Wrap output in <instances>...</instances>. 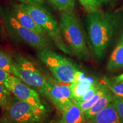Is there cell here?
<instances>
[{
  "mask_svg": "<svg viewBox=\"0 0 123 123\" xmlns=\"http://www.w3.org/2000/svg\"><path fill=\"white\" fill-rule=\"evenodd\" d=\"M86 19L92 52L97 61H100L113 38L123 26V16L119 12L98 10L87 13Z\"/></svg>",
  "mask_w": 123,
  "mask_h": 123,
  "instance_id": "1",
  "label": "cell"
},
{
  "mask_svg": "<svg viewBox=\"0 0 123 123\" xmlns=\"http://www.w3.org/2000/svg\"><path fill=\"white\" fill-rule=\"evenodd\" d=\"M59 25L63 39L74 55L82 61L90 59L85 34L74 13L61 12Z\"/></svg>",
  "mask_w": 123,
  "mask_h": 123,
  "instance_id": "2",
  "label": "cell"
},
{
  "mask_svg": "<svg viewBox=\"0 0 123 123\" xmlns=\"http://www.w3.org/2000/svg\"><path fill=\"white\" fill-rule=\"evenodd\" d=\"M0 15L9 37L38 50L51 49L53 41L49 38L32 31L20 24L9 8L0 6Z\"/></svg>",
  "mask_w": 123,
  "mask_h": 123,
  "instance_id": "3",
  "label": "cell"
},
{
  "mask_svg": "<svg viewBox=\"0 0 123 123\" xmlns=\"http://www.w3.org/2000/svg\"><path fill=\"white\" fill-rule=\"evenodd\" d=\"M37 56L59 83H72L80 71L76 64L71 60L50 49L38 50Z\"/></svg>",
  "mask_w": 123,
  "mask_h": 123,
  "instance_id": "4",
  "label": "cell"
},
{
  "mask_svg": "<svg viewBox=\"0 0 123 123\" xmlns=\"http://www.w3.org/2000/svg\"><path fill=\"white\" fill-rule=\"evenodd\" d=\"M2 110L0 122L2 123H43L48 113L14 96Z\"/></svg>",
  "mask_w": 123,
  "mask_h": 123,
  "instance_id": "5",
  "label": "cell"
},
{
  "mask_svg": "<svg viewBox=\"0 0 123 123\" xmlns=\"http://www.w3.org/2000/svg\"><path fill=\"white\" fill-rule=\"evenodd\" d=\"M19 4L21 7L34 19L35 22L44 29L49 37L59 50L66 54L74 55L73 52L63 39L59 23L44 6H38L22 3Z\"/></svg>",
  "mask_w": 123,
  "mask_h": 123,
  "instance_id": "6",
  "label": "cell"
},
{
  "mask_svg": "<svg viewBox=\"0 0 123 123\" xmlns=\"http://www.w3.org/2000/svg\"><path fill=\"white\" fill-rule=\"evenodd\" d=\"M14 76L21 79L32 88L37 89L43 95L48 79L33 62L24 55L17 54L12 56Z\"/></svg>",
  "mask_w": 123,
  "mask_h": 123,
  "instance_id": "7",
  "label": "cell"
},
{
  "mask_svg": "<svg viewBox=\"0 0 123 123\" xmlns=\"http://www.w3.org/2000/svg\"><path fill=\"white\" fill-rule=\"evenodd\" d=\"M5 86L15 98L48 112V108L40 98L38 92L19 78L11 75Z\"/></svg>",
  "mask_w": 123,
  "mask_h": 123,
  "instance_id": "8",
  "label": "cell"
},
{
  "mask_svg": "<svg viewBox=\"0 0 123 123\" xmlns=\"http://www.w3.org/2000/svg\"><path fill=\"white\" fill-rule=\"evenodd\" d=\"M43 95L47 96L52 104L62 112L75 101L72 96L70 84H55L49 80Z\"/></svg>",
  "mask_w": 123,
  "mask_h": 123,
  "instance_id": "9",
  "label": "cell"
},
{
  "mask_svg": "<svg viewBox=\"0 0 123 123\" xmlns=\"http://www.w3.org/2000/svg\"><path fill=\"white\" fill-rule=\"evenodd\" d=\"M9 9L14 17L20 24L38 34L50 38L44 29L35 22L34 19L21 7L19 4L12 3Z\"/></svg>",
  "mask_w": 123,
  "mask_h": 123,
  "instance_id": "10",
  "label": "cell"
},
{
  "mask_svg": "<svg viewBox=\"0 0 123 123\" xmlns=\"http://www.w3.org/2000/svg\"><path fill=\"white\" fill-rule=\"evenodd\" d=\"M87 123H123L113 102L87 121Z\"/></svg>",
  "mask_w": 123,
  "mask_h": 123,
  "instance_id": "11",
  "label": "cell"
},
{
  "mask_svg": "<svg viewBox=\"0 0 123 123\" xmlns=\"http://www.w3.org/2000/svg\"><path fill=\"white\" fill-rule=\"evenodd\" d=\"M62 123H87L84 113L74 102L62 112Z\"/></svg>",
  "mask_w": 123,
  "mask_h": 123,
  "instance_id": "12",
  "label": "cell"
},
{
  "mask_svg": "<svg viewBox=\"0 0 123 123\" xmlns=\"http://www.w3.org/2000/svg\"><path fill=\"white\" fill-rule=\"evenodd\" d=\"M123 67V32L117 44L111 55L107 68L108 70H117Z\"/></svg>",
  "mask_w": 123,
  "mask_h": 123,
  "instance_id": "13",
  "label": "cell"
},
{
  "mask_svg": "<svg viewBox=\"0 0 123 123\" xmlns=\"http://www.w3.org/2000/svg\"><path fill=\"white\" fill-rule=\"evenodd\" d=\"M96 80L90 78H85L82 80L76 81L70 84L72 96L75 101L80 98L96 82Z\"/></svg>",
  "mask_w": 123,
  "mask_h": 123,
  "instance_id": "14",
  "label": "cell"
},
{
  "mask_svg": "<svg viewBox=\"0 0 123 123\" xmlns=\"http://www.w3.org/2000/svg\"><path fill=\"white\" fill-rule=\"evenodd\" d=\"M113 95L111 91L101 96L90 109L84 112L86 120L88 121L101 110L107 107L113 101Z\"/></svg>",
  "mask_w": 123,
  "mask_h": 123,
  "instance_id": "15",
  "label": "cell"
},
{
  "mask_svg": "<svg viewBox=\"0 0 123 123\" xmlns=\"http://www.w3.org/2000/svg\"><path fill=\"white\" fill-rule=\"evenodd\" d=\"M110 91V90L108 88L107 86L104 84H101L100 88L90 100L87 101H75V103L79 107L81 111L84 113L87 111L88 109H90L101 96H103Z\"/></svg>",
  "mask_w": 123,
  "mask_h": 123,
  "instance_id": "16",
  "label": "cell"
},
{
  "mask_svg": "<svg viewBox=\"0 0 123 123\" xmlns=\"http://www.w3.org/2000/svg\"><path fill=\"white\" fill-rule=\"evenodd\" d=\"M56 10L60 12L73 13L75 5V0H47Z\"/></svg>",
  "mask_w": 123,
  "mask_h": 123,
  "instance_id": "17",
  "label": "cell"
},
{
  "mask_svg": "<svg viewBox=\"0 0 123 123\" xmlns=\"http://www.w3.org/2000/svg\"><path fill=\"white\" fill-rule=\"evenodd\" d=\"M0 68L13 75L14 64L12 55L4 50L0 51Z\"/></svg>",
  "mask_w": 123,
  "mask_h": 123,
  "instance_id": "18",
  "label": "cell"
},
{
  "mask_svg": "<svg viewBox=\"0 0 123 123\" xmlns=\"http://www.w3.org/2000/svg\"><path fill=\"white\" fill-rule=\"evenodd\" d=\"M104 84L108 87L113 94L123 98V82H117L113 79L105 78L103 79Z\"/></svg>",
  "mask_w": 123,
  "mask_h": 123,
  "instance_id": "19",
  "label": "cell"
},
{
  "mask_svg": "<svg viewBox=\"0 0 123 123\" xmlns=\"http://www.w3.org/2000/svg\"><path fill=\"white\" fill-rule=\"evenodd\" d=\"M13 96L5 86L0 84V108H4L9 103Z\"/></svg>",
  "mask_w": 123,
  "mask_h": 123,
  "instance_id": "20",
  "label": "cell"
},
{
  "mask_svg": "<svg viewBox=\"0 0 123 123\" xmlns=\"http://www.w3.org/2000/svg\"><path fill=\"white\" fill-rule=\"evenodd\" d=\"M101 86V84L96 81L95 83L92 86L89 90L86 92L80 98L79 100L77 101H87L92 98L95 93L98 91Z\"/></svg>",
  "mask_w": 123,
  "mask_h": 123,
  "instance_id": "21",
  "label": "cell"
},
{
  "mask_svg": "<svg viewBox=\"0 0 123 123\" xmlns=\"http://www.w3.org/2000/svg\"><path fill=\"white\" fill-rule=\"evenodd\" d=\"M113 102L123 122V98L113 94Z\"/></svg>",
  "mask_w": 123,
  "mask_h": 123,
  "instance_id": "22",
  "label": "cell"
},
{
  "mask_svg": "<svg viewBox=\"0 0 123 123\" xmlns=\"http://www.w3.org/2000/svg\"><path fill=\"white\" fill-rule=\"evenodd\" d=\"M20 2V3L25 4L31 5L38 6H43V2L42 0H16Z\"/></svg>",
  "mask_w": 123,
  "mask_h": 123,
  "instance_id": "23",
  "label": "cell"
},
{
  "mask_svg": "<svg viewBox=\"0 0 123 123\" xmlns=\"http://www.w3.org/2000/svg\"><path fill=\"white\" fill-rule=\"evenodd\" d=\"M10 74L7 73L5 71L0 68V84L5 86L6 82L8 79L9 77L10 76Z\"/></svg>",
  "mask_w": 123,
  "mask_h": 123,
  "instance_id": "24",
  "label": "cell"
},
{
  "mask_svg": "<svg viewBox=\"0 0 123 123\" xmlns=\"http://www.w3.org/2000/svg\"><path fill=\"white\" fill-rule=\"evenodd\" d=\"M111 1V0H94L95 3L97 4V5L99 7L104 5V4H107L108 2H109Z\"/></svg>",
  "mask_w": 123,
  "mask_h": 123,
  "instance_id": "25",
  "label": "cell"
},
{
  "mask_svg": "<svg viewBox=\"0 0 123 123\" xmlns=\"http://www.w3.org/2000/svg\"><path fill=\"white\" fill-rule=\"evenodd\" d=\"M115 81H117V82H123V73L122 74L119 75V76L115 77L113 78Z\"/></svg>",
  "mask_w": 123,
  "mask_h": 123,
  "instance_id": "26",
  "label": "cell"
},
{
  "mask_svg": "<svg viewBox=\"0 0 123 123\" xmlns=\"http://www.w3.org/2000/svg\"><path fill=\"white\" fill-rule=\"evenodd\" d=\"M0 123H1V122H0Z\"/></svg>",
  "mask_w": 123,
  "mask_h": 123,
  "instance_id": "27",
  "label": "cell"
},
{
  "mask_svg": "<svg viewBox=\"0 0 123 123\" xmlns=\"http://www.w3.org/2000/svg\"></svg>",
  "mask_w": 123,
  "mask_h": 123,
  "instance_id": "28",
  "label": "cell"
}]
</instances>
